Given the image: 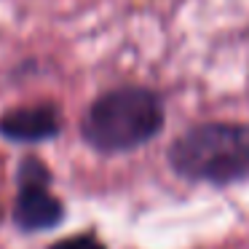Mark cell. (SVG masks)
<instances>
[{
	"instance_id": "1",
	"label": "cell",
	"mask_w": 249,
	"mask_h": 249,
	"mask_svg": "<svg viewBox=\"0 0 249 249\" xmlns=\"http://www.w3.org/2000/svg\"><path fill=\"white\" fill-rule=\"evenodd\" d=\"M163 99L150 89H115L89 105L81 134L97 153H129L150 142L163 129Z\"/></svg>"
},
{
	"instance_id": "2",
	"label": "cell",
	"mask_w": 249,
	"mask_h": 249,
	"mask_svg": "<svg viewBox=\"0 0 249 249\" xmlns=\"http://www.w3.org/2000/svg\"><path fill=\"white\" fill-rule=\"evenodd\" d=\"M169 166L179 177L209 185L249 177V126L209 121L182 131L169 147Z\"/></svg>"
},
{
	"instance_id": "3",
	"label": "cell",
	"mask_w": 249,
	"mask_h": 249,
	"mask_svg": "<svg viewBox=\"0 0 249 249\" xmlns=\"http://www.w3.org/2000/svg\"><path fill=\"white\" fill-rule=\"evenodd\" d=\"M51 182H19L14 201V222L27 233L51 231L62 222L65 206L51 193Z\"/></svg>"
},
{
	"instance_id": "4",
	"label": "cell",
	"mask_w": 249,
	"mask_h": 249,
	"mask_svg": "<svg viewBox=\"0 0 249 249\" xmlns=\"http://www.w3.org/2000/svg\"><path fill=\"white\" fill-rule=\"evenodd\" d=\"M62 131V115L54 105H24L0 118V137L11 142H49Z\"/></svg>"
},
{
	"instance_id": "5",
	"label": "cell",
	"mask_w": 249,
	"mask_h": 249,
	"mask_svg": "<svg viewBox=\"0 0 249 249\" xmlns=\"http://www.w3.org/2000/svg\"><path fill=\"white\" fill-rule=\"evenodd\" d=\"M49 249H107L97 236H70L65 241H56L51 244Z\"/></svg>"
}]
</instances>
